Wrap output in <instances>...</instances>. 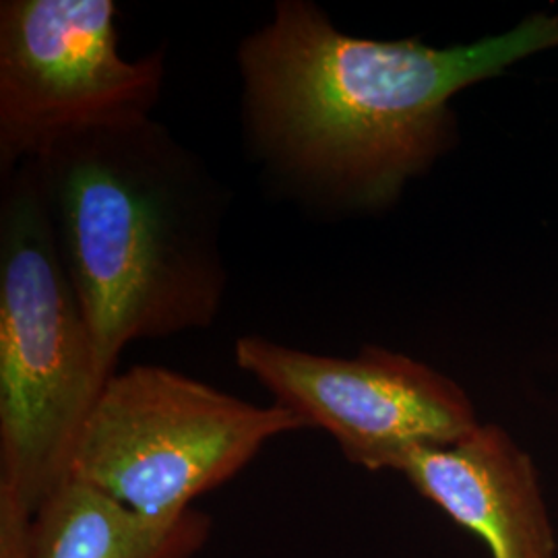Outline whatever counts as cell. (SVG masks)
<instances>
[{
  "label": "cell",
  "mask_w": 558,
  "mask_h": 558,
  "mask_svg": "<svg viewBox=\"0 0 558 558\" xmlns=\"http://www.w3.org/2000/svg\"><path fill=\"white\" fill-rule=\"evenodd\" d=\"M557 46L553 15L435 48L350 36L315 2L279 0L271 20L239 44L244 133L299 199L377 211L451 145L459 92Z\"/></svg>",
  "instance_id": "1"
},
{
  "label": "cell",
  "mask_w": 558,
  "mask_h": 558,
  "mask_svg": "<svg viewBox=\"0 0 558 558\" xmlns=\"http://www.w3.org/2000/svg\"><path fill=\"white\" fill-rule=\"evenodd\" d=\"M25 163L108 375L129 343L207 329L220 315L226 191L161 122L73 131Z\"/></svg>",
  "instance_id": "2"
},
{
  "label": "cell",
  "mask_w": 558,
  "mask_h": 558,
  "mask_svg": "<svg viewBox=\"0 0 558 558\" xmlns=\"http://www.w3.org/2000/svg\"><path fill=\"white\" fill-rule=\"evenodd\" d=\"M114 375L60 257L29 163L0 199V518L32 521L64 482Z\"/></svg>",
  "instance_id": "3"
},
{
  "label": "cell",
  "mask_w": 558,
  "mask_h": 558,
  "mask_svg": "<svg viewBox=\"0 0 558 558\" xmlns=\"http://www.w3.org/2000/svg\"><path fill=\"white\" fill-rule=\"evenodd\" d=\"M300 428L278 403L257 405L172 368L137 364L104 387L71 478L168 521L234 478L267 442Z\"/></svg>",
  "instance_id": "4"
},
{
  "label": "cell",
  "mask_w": 558,
  "mask_h": 558,
  "mask_svg": "<svg viewBox=\"0 0 558 558\" xmlns=\"http://www.w3.org/2000/svg\"><path fill=\"white\" fill-rule=\"evenodd\" d=\"M112 0L0 4V174L60 135L151 117L166 80L163 50L126 59Z\"/></svg>",
  "instance_id": "5"
},
{
  "label": "cell",
  "mask_w": 558,
  "mask_h": 558,
  "mask_svg": "<svg viewBox=\"0 0 558 558\" xmlns=\"http://www.w3.org/2000/svg\"><path fill=\"white\" fill-rule=\"evenodd\" d=\"M234 359L274 403L306 428L325 430L345 458L371 472H398L420 447L453 445L480 426L458 383L377 345L354 359H336L242 336Z\"/></svg>",
  "instance_id": "6"
},
{
  "label": "cell",
  "mask_w": 558,
  "mask_h": 558,
  "mask_svg": "<svg viewBox=\"0 0 558 558\" xmlns=\"http://www.w3.org/2000/svg\"><path fill=\"white\" fill-rule=\"evenodd\" d=\"M398 472L484 539L493 558H557L532 459L499 426L480 424L453 445L420 447Z\"/></svg>",
  "instance_id": "7"
},
{
  "label": "cell",
  "mask_w": 558,
  "mask_h": 558,
  "mask_svg": "<svg viewBox=\"0 0 558 558\" xmlns=\"http://www.w3.org/2000/svg\"><path fill=\"white\" fill-rule=\"evenodd\" d=\"M209 530L211 519L197 509L168 521L145 518L71 478L36 511L25 558H193Z\"/></svg>",
  "instance_id": "8"
}]
</instances>
